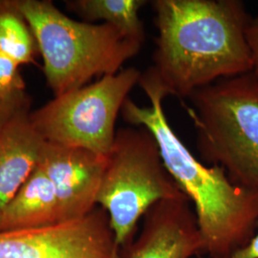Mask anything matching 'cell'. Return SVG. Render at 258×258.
<instances>
[{
  "label": "cell",
  "instance_id": "cell-1",
  "mask_svg": "<svg viewBox=\"0 0 258 258\" xmlns=\"http://www.w3.org/2000/svg\"><path fill=\"white\" fill-rule=\"evenodd\" d=\"M158 36L152 64L139 85L147 97L187 100L210 84L252 72L246 29L250 18L239 0H154Z\"/></svg>",
  "mask_w": 258,
  "mask_h": 258
},
{
  "label": "cell",
  "instance_id": "cell-3",
  "mask_svg": "<svg viewBox=\"0 0 258 258\" xmlns=\"http://www.w3.org/2000/svg\"><path fill=\"white\" fill-rule=\"evenodd\" d=\"M26 20L43 58L55 97L85 86L95 77L118 73L142 45L105 23L67 17L51 0H9Z\"/></svg>",
  "mask_w": 258,
  "mask_h": 258
},
{
  "label": "cell",
  "instance_id": "cell-9",
  "mask_svg": "<svg viewBox=\"0 0 258 258\" xmlns=\"http://www.w3.org/2000/svg\"><path fill=\"white\" fill-rule=\"evenodd\" d=\"M189 199L183 195L154 204L138 237L120 249V258H192L205 253Z\"/></svg>",
  "mask_w": 258,
  "mask_h": 258
},
{
  "label": "cell",
  "instance_id": "cell-17",
  "mask_svg": "<svg viewBox=\"0 0 258 258\" xmlns=\"http://www.w3.org/2000/svg\"><path fill=\"white\" fill-rule=\"evenodd\" d=\"M229 258H258V231L246 246L234 251Z\"/></svg>",
  "mask_w": 258,
  "mask_h": 258
},
{
  "label": "cell",
  "instance_id": "cell-5",
  "mask_svg": "<svg viewBox=\"0 0 258 258\" xmlns=\"http://www.w3.org/2000/svg\"><path fill=\"white\" fill-rule=\"evenodd\" d=\"M184 195L164 164L157 140L145 126L117 130L97 197L120 247L135 239L138 222L162 200Z\"/></svg>",
  "mask_w": 258,
  "mask_h": 258
},
{
  "label": "cell",
  "instance_id": "cell-12",
  "mask_svg": "<svg viewBox=\"0 0 258 258\" xmlns=\"http://www.w3.org/2000/svg\"><path fill=\"white\" fill-rule=\"evenodd\" d=\"M147 3L146 0H69L65 1V6L84 22L101 20L131 41L143 45L146 33L139 14Z\"/></svg>",
  "mask_w": 258,
  "mask_h": 258
},
{
  "label": "cell",
  "instance_id": "cell-14",
  "mask_svg": "<svg viewBox=\"0 0 258 258\" xmlns=\"http://www.w3.org/2000/svg\"><path fill=\"white\" fill-rule=\"evenodd\" d=\"M26 93L19 65L0 50V100H7Z\"/></svg>",
  "mask_w": 258,
  "mask_h": 258
},
{
  "label": "cell",
  "instance_id": "cell-2",
  "mask_svg": "<svg viewBox=\"0 0 258 258\" xmlns=\"http://www.w3.org/2000/svg\"><path fill=\"white\" fill-rule=\"evenodd\" d=\"M149 106L127 98L121 107L123 120L145 126L154 135L166 169L181 191L194 204L205 253L229 258L243 248L258 228V190L235 184L220 166L200 162L171 127L160 97H148Z\"/></svg>",
  "mask_w": 258,
  "mask_h": 258
},
{
  "label": "cell",
  "instance_id": "cell-15",
  "mask_svg": "<svg viewBox=\"0 0 258 258\" xmlns=\"http://www.w3.org/2000/svg\"><path fill=\"white\" fill-rule=\"evenodd\" d=\"M29 110H31V98L27 93L0 100V137L13 120L21 113Z\"/></svg>",
  "mask_w": 258,
  "mask_h": 258
},
{
  "label": "cell",
  "instance_id": "cell-8",
  "mask_svg": "<svg viewBox=\"0 0 258 258\" xmlns=\"http://www.w3.org/2000/svg\"><path fill=\"white\" fill-rule=\"evenodd\" d=\"M107 156L46 142L37 166L55 188L60 222L84 217L97 206Z\"/></svg>",
  "mask_w": 258,
  "mask_h": 258
},
{
  "label": "cell",
  "instance_id": "cell-6",
  "mask_svg": "<svg viewBox=\"0 0 258 258\" xmlns=\"http://www.w3.org/2000/svg\"><path fill=\"white\" fill-rule=\"evenodd\" d=\"M141 74L137 68L127 67L103 76L31 111L30 120L46 142L107 156L116 136L118 114Z\"/></svg>",
  "mask_w": 258,
  "mask_h": 258
},
{
  "label": "cell",
  "instance_id": "cell-10",
  "mask_svg": "<svg viewBox=\"0 0 258 258\" xmlns=\"http://www.w3.org/2000/svg\"><path fill=\"white\" fill-rule=\"evenodd\" d=\"M21 113L0 137V215L37 168L45 140Z\"/></svg>",
  "mask_w": 258,
  "mask_h": 258
},
{
  "label": "cell",
  "instance_id": "cell-13",
  "mask_svg": "<svg viewBox=\"0 0 258 258\" xmlns=\"http://www.w3.org/2000/svg\"><path fill=\"white\" fill-rule=\"evenodd\" d=\"M0 50L19 66L32 63L38 50L31 28L9 0H0Z\"/></svg>",
  "mask_w": 258,
  "mask_h": 258
},
{
  "label": "cell",
  "instance_id": "cell-7",
  "mask_svg": "<svg viewBox=\"0 0 258 258\" xmlns=\"http://www.w3.org/2000/svg\"><path fill=\"white\" fill-rule=\"evenodd\" d=\"M0 258H120L109 217L102 208L72 221L0 231Z\"/></svg>",
  "mask_w": 258,
  "mask_h": 258
},
{
  "label": "cell",
  "instance_id": "cell-4",
  "mask_svg": "<svg viewBox=\"0 0 258 258\" xmlns=\"http://www.w3.org/2000/svg\"><path fill=\"white\" fill-rule=\"evenodd\" d=\"M185 105L205 162L235 184L258 190V80L252 72L192 93Z\"/></svg>",
  "mask_w": 258,
  "mask_h": 258
},
{
  "label": "cell",
  "instance_id": "cell-16",
  "mask_svg": "<svg viewBox=\"0 0 258 258\" xmlns=\"http://www.w3.org/2000/svg\"><path fill=\"white\" fill-rule=\"evenodd\" d=\"M246 38L253 62L252 73L258 80V19H250L246 29Z\"/></svg>",
  "mask_w": 258,
  "mask_h": 258
},
{
  "label": "cell",
  "instance_id": "cell-11",
  "mask_svg": "<svg viewBox=\"0 0 258 258\" xmlns=\"http://www.w3.org/2000/svg\"><path fill=\"white\" fill-rule=\"evenodd\" d=\"M60 222L55 188L37 166L0 215V231L36 229Z\"/></svg>",
  "mask_w": 258,
  "mask_h": 258
}]
</instances>
